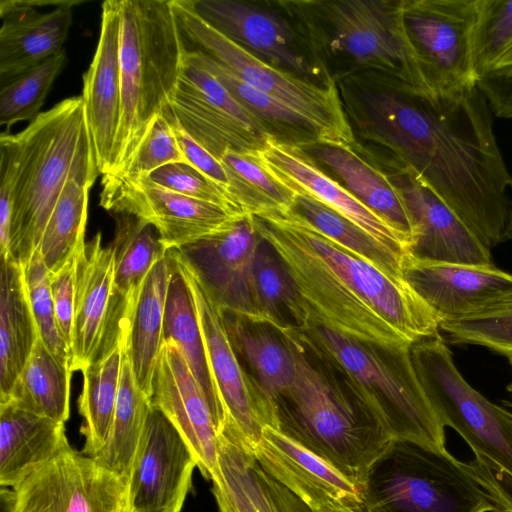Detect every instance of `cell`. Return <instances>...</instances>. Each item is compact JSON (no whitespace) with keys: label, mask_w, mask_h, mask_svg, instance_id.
I'll list each match as a JSON object with an SVG mask.
<instances>
[{"label":"cell","mask_w":512,"mask_h":512,"mask_svg":"<svg viewBox=\"0 0 512 512\" xmlns=\"http://www.w3.org/2000/svg\"><path fill=\"white\" fill-rule=\"evenodd\" d=\"M351 123L443 201L488 249L504 241L512 175L478 88L427 94L384 77L342 85Z\"/></svg>","instance_id":"6da1fadb"},{"label":"cell","mask_w":512,"mask_h":512,"mask_svg":"<svg viewBox=\"0 0 512 512\" xmlns=\"http://www.w3.org/2000/svg\"><path fill=\"white\" fill-rule=\"evenodd\" d=\"M251 219L293 279L303 325L395 349L440 336L439 317L403 277L343 248L293 209Z\"/></svg>","instance_id":"7a4b0ae2"},{"label":"cell","mask_w":512,"mask_h":512,"mask_svg":"<svg viewBox=\"0 0 512 512\" xmlns=\"http://www.w3.org/2000/svg\"><path fill=\"white\" fill-rule=\"evenodd\" d=\"M294 362L289 387L275 400L276 430L363 487L391 435L337 371L293 326L278 329Z\"/></svg>","instance_id":"3957f363"},{"label":"cell","mask_w":512,"mask_h":512,"mask_svg":"<svg viewBox=\"0 0 512 512\" xmlns=\"http://www.w3.org/2000/svg\"><path fill=\"white\" fill-rule=\"evenodd\" d=\"M15 157L10 258L25 266L67 182L100 172L82 96L41 112L22 131H4Z\"/></svg>","instance_id":"277c9868"},{"label":"cell","mask_w":512,"mask_h":512,"mask_svg":"<svg viewBox=\"0 0 512 512\" xmlns=\"http://www.w3.org/2000/svg\"><path fill=\"white\" fill-rule=\"evenodd\" d=\"M363 512H512V495L475 459L393 440L362 487Z\"/></svg>","instance_id":"5b68a950"},{"label":"cell","mask_w":512,"mask_h":512,"mask_svg":"<svg viewBox=\"0 0 512 512\" xmlns=\"http://www.w3.org/2000/svg\"><path fill=\"white\" fill-rule=\"evenodd\" d=\"M294 327V326H293ZM380 420L393 440L447 451L445 430L416 370L411 348L358 341L315 324L294 327Z\"/></svg>","instance_id":"8992f818"},{"label":"cell","mask_w":512,"mask_h":512,"mask_svg":"<svg viewBox=\"0 0 512 512\" xmlns=\"http://www.w3.org/2000/svg\"><path fill=\"white\" fill-rule=\"evenodd\" d=\"M121 119L111 172L122 171L168 106L184 63L185 44L171 0H119Z\"/></svg>","instance_id":"52a82bcc"},{"label":"cell","mask_w":512,"mask_h":512,"mask_svg":"<svg viewBox=\"0 0 512 512\" xmlns=\"http://www.w3.org/2000/svg\"><path fill=\"white\" fill-rule=\"evenodd\" d=\"M185 47L202 52L246 84L308 119L322 143L354 145L355 134L335 81L317 84L247 51L204 21L192 0H171Z\"/></svg>","instance_id":"ba28073f"},{"label":"cell","mask_w":512,"mask_h":512,"mask_svg":"<svg viewBox=\"0 0 512 512\" xmlns=\"http://www.w3.org/2000/svg\"><path fill=\"white\" fill-rule=\"evenodd\" d=\"M411 352L443 426L464 439L477 462L512 484V413L489 401L464 379L440 336L414 344Z\"/></svg>","instance_id":"9c48e42d"},{"label":"cell","mask_w":512,"mask_h":512,"mask_svg":"<svg viewBox=\"0 0 512 512\" xmlns=\"http://www.w3.org/2000/svg\"><path fill=\"white\" fill-rule=\"evenodd\" d=\"M328 24L330 50L356 67L431 94L408 39L402 0L314 2Z\"/></svg>","instance_id":"30bf717a"},{"label":"cell","mask_w":512,"mask_h":512,"mask_svg":"<svg viewBox=\"0 0 512 512\" xmlns=\"http://www.w3.org/2000/svg\"><path fill=\"white\" fill-rule=\"evenodd\" d=\"M478 7L479 0H402L404 27L431 94L477 85L473 33Z\"/></svg>","instance_id":"8fae6325"},{"label":"cell","mask_w":512,"mask_h":512,"mask_svg":"<svg viewBox=\"0 0 512 512\" xmlns=\"http://www.w3.org/2000/svg\"><path fill=\"white\" fill-rule=\"evenodd\" d=\"M6 512H131L128 484L70 444L12 488Z\"/></svg>","instance_id":"7c38bea8"},{"label":"cell","mask_w":512,"mask_h":512,"mask_svg":"<svg viewBox=\"0 0 512 512\" xmlns=\"http://www.w3.org/2000/svg\"><path fill=\"white\" fill-rule=\"evenodd\" d=\"M131 316L114 283V254L102 245L101 233L75 257V299L69 370H84L123 345Z\"/></svg>","instance_id":"4fadbf2b"},{"label":"cell","mask_w":512,"mask_h":512,"mask_svg":"<svg viewBox=\"0 0 512 512\" xmlns=\"http://www.w3.org/2000/svg\"><path fill=\"white\" fill-rule=\"evenodd\" d=\"M169 253L194 297L211 376L225 413L224 427L253 452L263 429L276 428L275 405L237 357L218 304L192 269L171 251Z\"/></svg>","instance_id":"5bb4252c"},{"label":"cell","mask_w":512,"mask_h":512,"mask_svg":"<svg viewBox=\"0 0 512 512\" xmlns=\"http://www.w3.org/2000/svg\"><path fill=\"white\" fill-rule=\"evenodd\" d=\"M186 48V47H185ZM165 111L219 160L228 150L261 152L269 136L258 121L187 49L177 87Z\"/></svg>","instance_id":"9a60e30c"},{"label":"cell","mask_w":512,"mask_h":512,"mask_svg":"<svg viewBox=\"0 0 512 512\" xmlns=\"http://www.w3.org/2000/svg\"><path fill=\"white\" fill-rule=\"evenodd\" d=\"M101 186L99 204L103 209L150 224L168 251L215 234L245 215L176 193L146 176L104 174Z\"/></svg>","instance_id":"2e32d148"},{"label":"cell","mask_w":512,"mask_h":512,"mask_svg":"<svg viewBox=\"0 0 512 512\" xmlns=\"http://www.w3.org/2000/svg\"><path fill=\"white\" fill-rule=\"evenodd\" d=\"M260 240L251 215H243L215 234L169 251L192 269L220 309L263 322L253 274Z\"/></svg>","instance_id":"e0dca14e"},{"label":"cell","mask_w":512,"mask_h":512,"mask_svg":"<svg viewBox=\"0 0 512 512\" xmlns=\"http://www.w3.org/2000/svg\"><path fill=\"white\" fill-rule=\"evenodd\" d=\"M196 467L178 429L152 407L128 481L131 512H181Z\"/></svg>","instance_id":"ac0fdd59"},{"label":"cell","mask_w":512,"mask_h":512,"mask_svg":"<svg viewBox=\"0 0 512 512\" xmlns=\"http://www.w3.org/2000/svg\"><path fill=\"white\" fill-rule=\"evenodd\" d=\"M150 400L152 407L178 429L195 457L197 468L210 479L224 422L206 401L182 352L171 339L163 340Z\"/></svg>","instance_id":"d6986e66"},{"label":"cell","mask_w":512,"mask_h":512,"mask_svg":"<svg viewBox=\"0 0 512 512\" xmlns=\"http://www.w3.org/2000/svg\"><path fill=\"white\" fill-rule=\"evenodd\" d=\"M403 277L441 321L481 314L512 303V274L493 264H452L410 255Z\"/></svg>","instance_id":"ffe728a7"},{"label":"cell","mask_w":512,"mask_h":512,"mask_svg":"<svg viewBox=\"0 0 512 512\" xmlns=\"http://www.w3.org/2000/svg\"><path fill=\"white\" fill-rule=\"evenodd\" d=\"M253 454L262 468L312 512L362 509V488L323 458L280 431L263 429Z\"/></svg>","instance_id":"44dd1931"},{"label":"cell","mask_w":512,"mask_h":512,"mask_svg":"<svg viewBox=\"0 0 512 512\" xmlns=\"http://www.w3.org/2000/svg\"><path fill=\"white\" fill-rule=\"evenodd\" d=\"M199 16L260 59L307 78L321 74L299 51L297 36L277 11L241 0H192Z\"/></svg>","instance_id":"7402d4cb"},{"label":"cell","mask_w":512,"mask_h":512,"mask_svg":"<svg viewBox=\"0 0 512 512\" xmlns=\"http://www.w3.org/2000/svg\"><path fill=\"white\" fill-rule=\"evenodd\" d=\"M260 157L296 193L320 201L399 256L406 259L410 255L412 240L407 235L365 206L303 150L269 138Z\"/></svg>","instance_id":"603a6c76"},{"label":"cell","mask_w":512,"mask_h":512,"mask_svg":"<svg viewBox=\"0 0 512 512\" xmlns=\"http://www.w3.org/2000/svg\"><path fill=\"white\" fill-rule=\"evenodd\" d=\"M121 17L119 0L101 5L98 44L83 75L82 98L100 175L111 172L121 119Z\"/></svg>","instance_id":"cb8c5ba5"},{"label":"cell","mask_w":512,"mask_h":512,"mask_svg":"<svg viewBox=\"0 0 512 512\" xmlns=\"http://www.w3.org/2000/svg\"><path fill=\"white\" fill-rule=\"evenodd\" d=\"M391 177L414 219L417 236L410 256L423 261L491 265L490 249L431 190L406 168L389 163Z\"/></svg>","instance_id":"d4e9b609"},{"label":"cell","mask_w":512,"mask_h":512,"mask_svg":"<svg viewBox=\"0 0 512 512\" xmlns=\"http://www.w3.org/2000/svg\"><path fill=\"white\" fill-rule=\"evenodd\" d=\"M55 1L2 0L0 2V84L59 53L73 23V6L63 1L46 12L39 6Z\"/></svg>","instance_id":"484cf974"},{"label":"cell","mask_w":512,"mask_h":512,"mask_svg":"<svg viewBox=\"0 0 512 512\" xmlns=\"http://www.w3.org/2000/svg\"><path fill=\"white\" fill-rule=\"evenodd\" d=\"M210 480L219 512H312L268 474L253 452L225 427Z\"/></svg>","instance_id":"4316f807"},{"label":"cell","mask_w":512,"mask_h":512,"mask_svg":"<svg viewBox=\"0 0 512 512\" xmlns=\"http://www.w3.org/2000/svg\"><path fill=\"white\" fill-rule=\"evenodd\" d=\"M301 150L331 170L359 201L407 235L413 245L417 236L414 219L388 173L364 158L354 145L315 143Z\"/></svg>","instance_id":"83f0119b"},{"label":"cell","mask_w":512,"mask_h":512,"mask_svg":"<svg viewBox=\"0 0 512 512\" xmlns=\"http://www.w3.org/2000/svg\"><path fill=\"white\" fill-rule=\"evenodd\" d=\"M69 444L65 423L0 403V484L12 488Z\"/></svg>","instance_id":"f1b7e54d"},{"label":"cell","mask_w":512,"mask_h":512,"mask_svg":"<svg viewBox=\"0 0 512 512\" xmlns=\"http://www.w3.org/2000/svg\"><path fill=\"white\" fill-rule=\"evenodd\" d=\"M230 343L241 364L274 403L292 383L294 362L280 330L221 309Z\"/></svg>","instance_id":"f546056e"},{"label":"cell","mask_w":512,"mask_h":512,"mask_svg":"<svg viewBox=\"0 0 512 512\" xmlns=\"http://www.w3.org/2000/svg\"><path fill=\"white\" fill-rule=\"evenodd\" d=\"M0 262V402H5L39 336L22 266L12 258Z\"/></svg>","instance_id":"4dcf8cb0"},{"label":"cell","mask_w":512,"mask_h":512,"mask_svg":"<svg viewBox=\"0 0 512 512\" xmlns=\"http://www.w3.org/2000/svg\"><path fill=\"white\" fill-rule=\"evenodd\" d=\"M174 267V259L168 251L148 273L134 310L125 349L136 382L149 397L163 344L165 306Z\"/></svg>","instance_id":"1f68e13d"},{"label":"cell","mask_w":512,"mask_h":512,"mask_svg":"<svg viewBox=\"0 0 512 512\" xmlns=\"http://www.w3.org/2000/svg\"><path fill=\"white\" fill-rule=\"evenodd\" d=\"M187 49V48H186ZM191 57L214 75L228 92L258 121L268 136L304 149L322 143L316 127L304 116L253 88L208 55L187 49Z\"/></svg>","instance_id":"d6a6232c"},{"label":"cell","mask_w":512,"mask_h":512,"mask_svg":"<svg viewBox=\"0 0 512 512\" xmlns=\"http://www.w3.org/2000/svg\"><path fill=\"white\" fill-rule=\"evenodd\" d=\"M174 263L166 299L163 340L171 339L177 344L206 401L225 423L224 409L208 364L194 297L175 260Z\"/></svg>","instance_id":"836d02e7"},{"label":"cell","mask_w":512,"mask_h":512,"mask_svg":"<svg viewBox=\"0 0 512 512\" xmlns=\"http://www.w3.org/2000/svg\"><path fill=\"white\" fill-rule=\"evenodd\" d=\"M151 409L150 397L138 386L131 362L124 351L110 432L105 445L92 457L127 484Z\"/></svg>","instance_id":"e575fe53"},{"label":"cell","mask_w":512,"mask_h":512,"mask_svg":"<svg viewBox=\"0 0 512 512\" xmlns=\"http://www.w3.org/2000/svg\"><path fill=\"white\" fill-rule=\"evenodd\" d=\"M71 376L69 368L58 361L38 337L6 401L65 423L70 414Z\"/></svg>","instance_id":"d590c367"},{"label":"cell","mask_w":512,"mask_h":512,"mask_svg":"<svg viewBox=\"0 0 512 512\" xmlns=\"http://www.w3.org/2000/svg\"><path fill=\"white\" fill-rule=\"evenodd\" d=\"M113 215L116 226L110 246L114 254V283L127 303L132 322L143 283L168 250L150 224L128 214Z\"/></svg>","instance_id":"8d00e7d4"},{"label":"cell","mask_w":512,"mask_h":512,"mask_svg":"<svg viewBox=\"0 0 512 512\" xmlns=\"http://www.w3.org/2000/svg\"><path fill=\"white\" fill-rule=\"evenodd\" d=\"M125 347L116 348L105 359L82 370L83 388L79 413L83 417L82 453L96 455L105 445L112 425L120 384Z\"/></svg>","instance_id":"74e56055"},{"label":"cell","mask_w":512,"mask_h":512,"mask_svg":"<svg viewBox=\"0 0 512 512\" xmlns=\"http://www.w3.org/2000/svg\"><path fill=\"white\" fill-rule=\"evenodd\" d=\"M94 182L74 178L64 187L43 231L39 250L53 273L85 245L89 192Z\"/></svg>","instance_id":"f35d334b"},{"label":"cell","mask_w":512,"mask_h":512,"mask_svg":"<svg viewBox=\"0 0 512 512\" xmlns=\"http://www.w3.org/2000/svg\"><path fill=\"white\" fill-rule=\"evenodd\" d=\"M253 274L262 321L276 329L302 326L305 313L293 279L274 248L262 237L255 252Z\"/></svg>","instance_id":"ab89813d"},{"label":"cell","mask_w":512,"mask_h":512,"mask_svg":"<svg viewBox=\"0 0 512 512\" xmlns=\"http://www.w3.org/2000/svg\"><path fill=\"white\" fill-rule=\"evenodd\" d=\"M293 210L343 248L388 274L403 277V266L407 258L388 249L352 221L320 201L297 192Z\"/></svg>","instance_id":"60d3db41"},{"label":"cell","mask_w":512,"mask_h":512,"mask_svg":"<svg viewBox=\"0 0 512 512\" xmlns=\"http://www.w3.org/2000/svg\"><path fill=\"white\" fill-rule=\"evenodd\" d=\"M67 63L65 49L39 65L0 84V125L32 121L41 112L49 91Z\"/></svg>","instance_id":"b9f144b4"},{"label":"cell","mask_w":512,"mask_h":512,"mask_svg":"<svg viewBox=\"0 0 512 512\" xmlns=\"http://www.w3.org/2000/svg\"><path fill=\"white\" fill-rule=\"evenodd\" d=\"M30 308L38 336L47 349L64 366L69 368L70 351L58 328L50 289V271L39 248L22 267Z\"/></svg>","instance_id":"7bdbcfd3"},{"label":"cell","mask_w":512,"mask_h":512,"mask_svg":"<svg viewBox=\"0 0 512 512\" xmlns=\"http://www.w3.org/2000/svg\"><path fill=\"white\" fill-rule=\"evenodd\" d=\"M246 185L258 201L262 213L292 210L297 193L263 162L260 152L228 150L220 159Z\"/></svg>","instance_id":"ee69618b"},{"label":"cell","mask_w":512,"mask_h":512,"mask_svg":"<svg viewBox=\"0 0 512 512\" xmlns=\"http://www.w3.org/2000/svg\"><path fill=\"white\" fill-rule=\"evenodd\" d=\"M512 46V0H479L473 33L477 81Z\"/></svg>","instance_id":"f6af8a7d"},{"label":"cell","mask_w":512,"mask_h":512,"mask_svg":"<svg viewBox=\"0 0 512 512\" xmlns=\"http://www.w3.org/2000/svg\"><path fill=\"white\" fill-rule=\"evenodd\" d=\"M454 344L484 346L504 356L512 353V303L459 319L440 322Z\"/></svg>","instance_id":"bcb514c9"},{"label":"cell","mask_w":512,"mask_h":512,"mask_svg":"<svg viewBox=\"0 0 512 512\" xmlns=\"http://www.w3.org/2000/svg\"><path fill=\"white\" fill-rule=\"evenodd\" d=\"M178 162L189 163L171 123L161 113L155 118L129 164L116 174L127 177L148 176L160 167Z\"/></svg>","instance_id":"7dc6e473"},{"label":"cell","mask_w":512,"mask_h":512,"mask_svg":"<svg viewBox=\"0 0 512 512\" xmlns=\"http://www.w3.org/2000/svg\"><path fill=\"white\" fill-rule=\"evenodd\" d=\"M146 177L176 193L222 206L237 214H244L218 185L189 163L167 164Z\"/></svg>","instance_id":"c3c4849f"},{"label":"cell","mask_w":512,"mask_h":512,"mask_svg":"<svg viewBox=\"0 0 512 512\" xmlns=\"http://www.w3.org/2000/svg\"><path fill=\"white\" fill-rule=\"evenodd\" d=\"M77 254V253H76ZM50 275V289L59 331L69 351L72 340L75 299V257Z\"/></svg>","instance_id":"681fc988"},{"label":"cell","mask_w":512,"mask_h":512,"mask_svg":"<svg viewBox=\"0 0 512 512\" xmlns=\"http://www.w3.org/2000/svg\"><path fill=\"white\" fill-rule=\"evenodd\" d=\"M477 86L497 117L512 118V68L487 71Z\"/></svg>","instance_id":"f907efd6"},{"label":"cell","mask_w":512,"mask_h":512,"mask_svg":"<svg viewBox=\"0 0 512 512\" xmlns=\"http://www.w3.org/2000/svg\"><path fill=\"white\" fill-rule=\"evenodd\" d=\"M509 68H512V46L500 57L491 70Z\"/></svg>","instance_id":"816d5d0a"},{"label":"cell","mask_w":512,"mask_h":512,"mask_svg":"<svg viewBox=\"0 0 512 512\" xmlns=\"http://www.w3.org/2000/svg\"><path fill=\"white\" fill-rule=\"evenodd\" d=\"M512 240V207L508 219V223L504 233V241Z\"/></svg>","instance_id":"f5cc1de1"},{"label":"cell","mask_w":512,"mask_h":512,"mask_svg":"<svg viewBox=\"0 0 512 512\" xmlns=\"http://www.w3.org/2000/svg\"><path fill=\"white\" fill-rule=\"evenodd\" d=\"M325 512H363V511L346 508V507H333V508H328Z\"/></svg>","instance_id":"db71d44e"},{"label":"cell","mask_w":512,"mask_h":512,"mask_svg":"<svg viewBox=\"0 0 512 512\" xmlns=\"http://www.w3.org/2000/svg\"><path fill=\"white\" fill-rule=\"evenodd\" d=\"M506 357L508 358L510 364L512 365V353L511 354H508L506 355Z\"/></svg>","instance_id":"11a10c76"},{"label":"cell","mask_w":512,"mask_h":512,"mask_svg":"<svg viewBox=\"0 0 512 512\" xmlns=\"http://www.w3.org/2000/svg\"><path fill=\"white\" fill-rule=\"evenodd\" d=\"M509 390H510V391H511V393H512V384L509 386Z\"/></svg>","instance_id":"9f6ffc18"},{"label":"cell","mask_w":512,"mask_h":512,"mask_svg":"<svg viewBox=\"0 0 512 512\" xmlns=\"http://www.w3.org/2000/svg\"><path fill=\"white\" fill-rule=\"evenodd\" d=\"M2 512H6L5 509L2 507Z\"/></svg>","instance_id":"6f0895ef"}]
</instances>
